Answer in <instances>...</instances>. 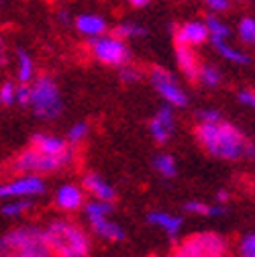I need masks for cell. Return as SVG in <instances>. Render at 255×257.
<instances>
[{
    "label": "cell",
    "instance_id": "cell-1",
    "mask_svg": "<svg viewBox=\"0 0 255 257\" xmlns=\"http://www.w3.org/2000/svg\"><path fill=\"white\" fill-rule=\"evenodd\" d=\"M196 139L202 149L216 159H225V162H237L243 157L255 159V145L225 118L216 122H198Z\"/></svg>",
    "mask_w": 255,
    "mask_h": 257
},
{
    "label": "cell",
    "instance_id": "cell-2",
    "mask_svg": "<svg viewBox=\"0 0 255 257\" xmlns=\"http://www.w3.org/2000/svg\"><path fill=\"white\" fill-rule=\"evenodd\" d=\"M53 257H90L92 243L82 227L68 218H55L43 229Z\"/></svg>",
    "mask_w": 255,
    "mask_h": 257
},
{
    "label": "cell",
    "instance_id": "cell-3",
    "mask_svg": "<svg viewBox=\"0 0 255 257\" xmlns=\"http://www.w3.org/2000/svg\"><path fill=\"white\" fill-rule=\"evenodd\" d=\"M0 257H53L39 227H17L0 237Z\"/></svg>",
    "mask_w": 255,
    "mask_h": 257
},
{
    "label": "cell",
    "instance_id": "cell-4",
    "mask_svg": "<svg viewBox=\"0 0 255 257\" xmlns=\"http://www.w3.org/2000/svg\"><path fill=\"white\" fill-rule=\"evenodd\" d=\"M29 106L33 108L35 116L41 120H55L63 110L61 92L53 76L43 74L33 80L31 84V102Z\"/></svg>",
    "mask_w": 255,
    "mask_h": 257
},
{
    "label": "cell",
    "instance_id": "cell-5",
    "mask_svg": "<svg viewBox=\"0 0 255 257\" xmlns=\"http://www.w3.org/2000/svg\"><path fill=\"white\" fill-rule=\"evenodd\" d=\"M74 162V151L63 153V155H49L35 147H27L21 151L11 164V170L15 174H55L70 166Z\"/></svg>",
    "mask_w": 255,
    "mask_h": 257
},
{
    "label": "cell",
    "instance_id": "cell-6",
    "mask_svg": "<svg viewBox=\"0 0 255 257\" xmlns=\"http://www.w3.org/2000/svg\"><path fill=\"white\" fill-rule=\"evenodd\" d=\"M172 257H227V239L218 233H196L184 239Z\"/></svg>",
    "mask_w": 255,
    "mask_h": 257
},
{
    "label": "cell",
    "instance_id": "cell-7",
    "mask_svg": "<svg viewBox=\"0 0 255 257\" xmlns=\"http://www.w3.org/2000/svg\"><path fill=\"white\" fill-rule=\"evenodd\" d=\"M88 47L92 51V55L96 57V61L104 63V66H122V63L131 61V49L126 45L124 39L116 37V35H98L88 39Z\"/></svg>",
    "mask_w": 255,
    "mask_h": 257
},
{
    "label": "cell",
    "instance_id": "cell-8",
    "mask_svg": "<svg viewBox=\"0 0 255 257\" xmlns=\"http://www.w3.org/2000/svg\"><path fill=\"white\" fill-rule=\"evenodd\" d=\"M149 80H151V86L155 88V92L162 96V98L174 106V108H186L188 106V94L184 92V88L176 82V78L164 70L159 66H153L151 72H149Z\"/></svg>",
    "mask_w": 255,
    "mask_h": 257
},
{
    "label": "cell",
    "instance_id": "cell-9",
    "mask_svg": "<svg viewBox=\"0 0 255 257\" xmlns=\"http://www.w3.org/2000/svg\"><path fill=\"white\" fill-rule=\"evenodd\" d=\"M45 190L47 184L39 174H23L21 178L0 184V198H35L45 194Z\"/></svg>",
    "mask_w": 255,
    "mask_h": 257
},
{
    "label": "cell",
    "instance_id": "cell-10",
    "mask_svg": "<svg viewBox=\"0 0 255 257\" xmlns=\"http://www.w3.org/2000/svg\"><path fill=\"white\" fill-rule=\"evenodd\" d=\"M176 131V114H174V106H170L168 102L164 106H159L157 112L151 116L149 120V133L153 137V141L157 145H164L172 139Z\"/></svg>",
    "mask_w": 255,
    "mask_h": 257
},
{
    "label": "cell",
    "instance_id": "cell-11",
    "mask_svg": "<svg viewBox=\"0 0 255 257\" xmlns=\"http://www.w3.org/2000/svg\"><path fill=\"white\" fill-rule=\"evenodd\" d=\"M172 31H174V41L180 45L196 47L208 41V29L202 21H188V23H182L178 29H174L172 25Z\"/></svg>",
    "mask_w": 255,
    "mask_h": 257
},
{
    "label": "cell",
    "instance_id": "cell-12",
    "mask_svg": "<svg viewBox=\"0 0 255 257\" xmlns=\"http://www.w3.org/2000/svg\"><path fill=\"white\" fill-rule=\"evenodd\" d=\"M53 202H55L57 208L66 210V212L78 210L84 204V188L76 186V184H63V186L57 188Z\"/></svg>",
    "mask_w": 255,
    "mask_h": 257
},
{
    "label": "cell",
    "instance_id": "cell-13",
    "mask_svg": "<svg viewBox=\"0 0 255 257\" xmlns=\"http://www.w3.org/2000/svg\"><path fill=\"white\" fill-rule=\"evenodd\" d=\"M82 188L84 192H88V194H92V198L96 200H106V202H114L116 198V190L98 174H86L84 180H82Z\"/></svg>",
    "mask_w": 255,
    "mask_h": 257
},
{
    "label": "cell",
    "instance_id": "cell-14",
    "mask_svg": "<svg viewBox=\"0 0 255 257\" xmlns=\"http://www.w3.org/2000/svg\"><path fill=\"white\" fill-rule=\"evenodd\" d=\"M147 222H149V224H155V227H159L172 241L178 239V235H180V231H182V224H184L182 216L172 214V212H164V210H153V212H149V214H147Z\"/></svg>",
    "mask_w": 255,
    "mask_h": 257
},
{
    "label": "cell",
    "instance_id": "cell-15",
    "mask_svg": "<svg viewBox=\"0 0 255 257\" xmlns=\"http://www.w3.org/2000/svg\"><path fill=\"white\" fill-rule=\"evenodd\" d=\"M74 27L80 35L92 39V37H98V35H104L108 31V23L106 19H102L100 15H92V13H86V15H80L74 19Z\"/></svg>",
    "mask_w": 255,
    "mask_h": 257
},
{
    "label": "cell",
    "instance_id": "cell-16",
    "mask_svg": "<svg viewBox=\"0 0 255 257\" xmlns=\"http://www.w3.org/2000/svg\"><path fill=\"white\" fill-rule=\"evenodd\" d=\"M176 61H178L180 72L186 76V80H190V82H196L198 80L200 61H198L196 53L192 51V47L176 43Z\"/></svg>",
    "mask_w": 255,
    "mask_h": 257
},
{
    "label": "cell",
    "instance_id": "cell-17",
    "mask_svg": "<svg viewBox=\"0 0 255 257\" xmlns=\"http://www.w3.org/2000/svg\"><path fill=\"white\" fill-rule=\"evenodd\" d=\"M31 147H35L43 153H49V155H63V153L74 151L66 139L55 137V135H47V133H37V135L31 137Z\"/></svg>",
    "mask_w": 255,
    "mask_h": 257
},
{
    "label": "cell",
    "instance_id": "cell-18",
    "mask_svg": "<svg viewBox=\"0 0 255 257\" xmlns=\"http://www.w3.org/2000/svg\"><path fill=\"white\" fill-rule=\"evenodd\" d=\"M90 227H92L94 235H98L100 239L110 241V243H120V241H124V237H126L124 229L120 227L118 222H114L110 216L90 220Z\"/></svg>",
    "mask_w": 255,
    "mask_h": 257
},
{
    "label": "cell",
    "instance_id": "cell-19",
    "mask_svg": "<svg viewBox=\"0 0 255 257\" xmlns=\"http://www.w3.org/2000/svg\"><path fill=\"white\" fill-rule=\"evenodd\" d=\"M212 45H214V49L218 51V55L222 59H227L231 63H237V66H247V63L251 61L245 51L237 49L235 45H229V39H212Z\"/></svg>",
    "mask_w": 255,
    "mask_h": 257
},
{
    "label": "cell",
    "instance_id": "cell-20",
    "mask_svg": "<svg viewBox=\"0 0 255 257\" xmlns=\"http://www.w3.org/2000/svg\"><path fill=\"white\" fill-rule=\"evenodd\" d=\"M17 78L21 84H31L35 80V61L25 49L17 51Z\"/></svg>",
    "mask_w": 255,
    "mask_h": 257
},
{
    "label": "cell",
    "instance_id": "cell-21",
    "mask_svg": "<svg viewBox=\"0 0 255 257\" xmlns=\"http://www.w3.org/2000/svg\"><path fill=\"white\" fill-rule=\"evenodd\" d=\"M153 170H155L159 176H162V178H166V180L176 178V174H178L176 157L170 155V153H159V155H155V157H153Z\"/></svg>",
    "mask_w": 255,
    "mask_h": 257
},
{
    "label": "cell",
    "instance_id": "cell-22",
    "mask_svg": "<svg viewBox=\"0 0 255 257\" xmlns=\"http://www.w3.org/2000/svg\"><path fill=\"white\" fill-rule=\"evenodd\" d=\"M112 35L129 41V39H141L147 35V29L139 23H133V21H124V23H118L114 29H112Z\"/></svg>",
    "mask_w": 255,
    "mask_h": 257
},
{
    "label": "cell",
    "instance_id": "cell-23",
    "mask_svg": "<svg viewBox=\"0 0 255 257\" xmlns=\"http://www.w3.org/2000/svg\"><path fill=\"white\" fill-rule=\"evenodd\" d=\"M184 210L190 212V214H198V216H220V214L227 212L222 204L210 206V204H204V202H200V200H188V202L184 204Z\"/></svg>",
    "mask_w": 255,
    "mask_h": 257
},
{
    "label": "cell",
    "instance_id": "cell-24",
    "mask_svg": "<svg viewBox=\"0 0 255 257\" xmlns=\"http://www.w3.org/2000/svg\"><path fill=\"white\" fill-rule=\"evenodd\" d=\"M204 25L208 29V39H229L231 37V29L225 21H220L216 15H208L204 19Z\"/></svg>",
    "mask_w": 255,
    "mask_h": 257
},
{
    "label": "cell",
    "instance_id": "cell-25",
    "mask_svg": "<svg viewBox=\"0 0 255 257\" xmlns=\"http://www.w3.org/2000/svg\"><path fill=\"white\" fill-rule=\"evenodd\" d=\"M112 210H114L112 202L96 200V198L84 206V212H86L88 222H90V220H96V218H104V216H112Z\"/></svg>",
    "mask_w": 255,
    "mask_h": 257
},
{
    "label": "cell",
    "instance_id": "cell-26",
    "mask_svg": "<svg viewBox=\"0 0 255 257\" xmlns=\"http://www.w3.org/2000/svg\"><path fill=\"white\" fill-rule=\"evenodd\" d=\"M31 206H33V200L31 198H9L3 204V208H0V212L9 218H15V216H21L23 212H27Z\"/></svg>",
    "mask_w": 255,
    "mask_h": 257
},
{
    "label": "cell",
    "instance_id": "cell-27",
    "mask_svg": "<svg viewBox=\"0 0 255 257\" xmlns=\"http://www.w3.org/2000/svg\"><path fill=\"white\" fill-rule=\"evenodd\" d=\"M196 82H202L206 88H216L222 82V74H220L218 68L204 63V66H200V70H198V80Z\"/></svg>",
    "mask_w": 255,
    "mask_h": 257
},
{
    "label": "cell",
    "instance_id": "cell-28",
    "mask_svg": "<svg viewBox=\"0 0 255 257\" xmlns=\"http://www.w3.org/2000/svg\"><path fill=\"white\" fill-rule=\"evenodd\" d=\"M237 33L241 37L243 43L247 45H255V19L251 17H245L239 21V27H237Z\"/></svg>",
    "mask_w": 255,
    "mask_h": 257
},
{
    "label": "cell",
    "instance_id": "cell-29",
    "mask_svg": "<svg viewBox=\"0 0 255 257\" xmlns=\"http://www.w3.org/2000/svg\"><path fill=\"white\" fill-rule=\"evenodd\" d=\"M88 133H90V124L86 120H80V122H76L68 131V139L66 141L72 143V145H78V143H82L88 137Z\"/></svg>",
    "mask_w": 255,
    "mask_h": 257
},
{
    "label": "cell",
    "instance_id": "cell-30",
    "mask_svg": "<svg viewBox=\"0 0 255 257\" xmlns=\"http://www.w3.org/2000/svg\"><path fill=\"white\" fill-rule=\"evenodd\" d=\"M0 104L3 106H13L17 104V84L15 82H3L0 86Z\"/></svg>",
    "mask_w": 255,
    "mask_h": 257
},
{
    "label": "cell",
    "instance_id": "cell-31",
    "mask_svg": "<svg viewBox=\"0 0 255 257\" xmlns=\"http://www.w3.org/2000/svg\"><path fill=\"white\" fill-rule=\"evenodd\" d=\"M118 78L124 84H133V82H137L141 78V72L133 66L131 61H126V63H122V66H118Z\"/></svg>",
    "mask_w": 255,
    "mask_h": 257
},
{
    "label": "cell",
    "instance_id": "cell-32",
    "mask_svg": "<svg viewBox=\"0 0 255 257\" xmlns=\"http://www.w3.org/2000/svg\"><path fill=\"white\" fill-rule=\"evenodd\" d=\"M204 5L212 15H220L231 9V0H204Z\"/></svg>",
    "mask_w": 255,
    "mask_h": 257
},
{
    "label": "cell",
    "instance_id": "cell-33",
    "mask_svg": "<svg viewBox=\"0 0 255 257\" xmlns=\"http://www.w3.org/2000/svg\"><path fill=\"white\" fill-rule=\"evenodd\" d=\"M196 118H198V122H216L222 118V114L216 108H202V110H198Z\"/></svg>",
    "mask_w": 255,
    "mask_h": 257
},
{
    "label": "cell",
    "instance_id": "cell-34",
    "mask_svg": "<svg viewBox=\"0 0 255 257\" xmlns=\"http://www.w3.org/2000/svg\"><path fill=\"white\" fill-rule=\"evenodd\" d=\"M31 102V84H19L17 86V104L29 106Z\"/></svg>",
    "mask_w": 255,
    "mask_h": 257
},
{
    "label": "cell",
    "instance_id": "cell-35",
    "mask_svg": "<svg viewBox=\"0 0 255 257\" xmlns=\"http://www.w3.org/2000/svg\"><path fill=\"white\" fill-rule=\"evenodd\" d=\"M249 253H255V233L245 235L241 241V255H249Z\"/></svg>",
    "mask_w": 255,
    "mask_h": 257
},
{
    "label": "cell",
    "instance_id": "cell-36",
    "mask_svg": "<svg viewBox=\"0 0 255 257\" xmlns=\"http://www.w3.org/2000/svg\"><path fill=\"white\" fill-rule=\"evenodd\" d=\"M237 98H239L241 104H245V106H249V108L255 110V92L253 90H241Z\"/></svg>",
    "mask_w": 255,
    "mask_h": 257
},
{
    "label": "cell",
    "instance_id": "cell-37",
    "mask_svg": "<svg viewBox=\"0 0 255 257\" xmlns=\"http://www.w3.org/2000/svg\"><path fill=\"white\" fill-rule=\"evenodd\" d=\"M229 198H231V196H229V192H227V190H218V192H216V204H222V206H225V204L229 202Z\"/></svg>",
    "mask_w": 255,
    "mask_h": 257
},
{
    "label": "cell",
    "instance_id": "cell-38",
    "mask_svg": "<svg viewBox=\"0 0 255 257\" xmlns=\"http://www.w3.org/2000/svg\"><path fill=\"white\" fill-rule=\"evenodd\" d=\"M57 19H59V23H61V25H72V19H70L68 11H63V9L57 13Z\"/></svg>",
    "mask_w": 255,
    "mask_h": 257
},
{
    "label": "cell",
    "instance_id": "cell-39",
    "mask_svg": "<svg viewBox=\"0 0 255 257\" xmlns=\"http://www.w3.org/2000/svg\"><path fill=\"white\" fill-rule=\"evenodd\" d=\"M126 3H129L133 9H145L151 0H126Z\"/></svg>",
    "mask_w": 255,
    "mask_h": 257
},
{
    "label": "cell",
    "instance_id": "cell-40",
    "mask_svg": "<svg viewBox=\"0 0 255 257\" xmlns=\"http://www.w3.org/2000/svg\"><path fill=\"white\" fill-rule=\"evenodd\" d=\"M5 61H7V47H5V41L0 39V68L5 66Z\"/></svg>",
    "mask_w": 255,
    "mask_h": 257
},
{
    "label": "cell",
    "instance_id": "cell-41",
    "mask_svg": "<svg viewBox=\"0 0 255 257\" xmlns=\"http://www.w3.org/2000/svg\"><path fill=\"white\" fill-rule=\"evenodd\" d=\"M243 257H255V253H249V255H243Z\"/></svg>",
    "mask_w": 255,
    "mask_h": 257
},
{
    "label": "cell",
    "instance_id": "cell-42",
    "mask_svg": "<svg viewBox=\"0 0 255 257\" xmlns=\"http://www.w3.org/2000/svg\"><path fill=\"white\" fill-rule=\"evenodd\" d=\"M47 3H57V0H47Z\"/></svg>",
    "mask_w": 255,
    "mask_h": 257
}]
</instances>
